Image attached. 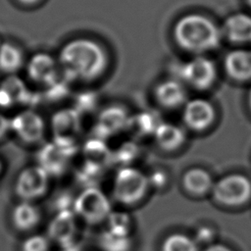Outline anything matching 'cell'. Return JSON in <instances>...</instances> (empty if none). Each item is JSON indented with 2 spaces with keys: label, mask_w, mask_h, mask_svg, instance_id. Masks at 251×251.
Masks as SVG:
<instances>
[{
  "label": "cell",
  "mask_w": 251,
  "mask_h": 251,
  "mask_svg": "<svg viewBox=\"0 0 251 251\" xmlns=\"http://www.w3.org/2000/svg\"><path fill=\"white\" fill-rule=\"evenodd\" d=\"M154 97L161 107L173 110L186 103L187 92L185 85L179 79L167 78L155 86Z\"/></svg>",
  "instance_id": "9a60e30c"
},
{
  "label": "cell",
  "mask_w": 251,
  "mask_h": 251,
  "mask_svg": "<svg viewBox=\"0 0 251 251\" xmlns=\"http://www.w3.org/2000/svg\"><path fill=\"white\" fill-rule=\"evenodd\" d=\"M11 221L18 230L28 232L39 225L41 211L33 202L21 200L12 210Z\"/></svg>",
  "instance_id": "d6986e66"
},
{
  "label": "cell",
  "mask_w": 251,
  "mask_h": 251,
  "mask_svg": "<svg viewBox=\"0 0 251 251\" xmlns=\"http://www.w3.org/2000/svg\"><path fill=\"white\" fill-rule=\"evenodd\" d=\"M11 131V119L0 112V140Z\"/></svg>",
  "instance_id": "1f68e13d"
},
{
  "label": "cell",
  "mask_w": 251,
  "mask_h": 251,
  "mask_svg": "<svg viewBox=\"0 0 251 251\" xmlns=\"http://www.w3.org/2000/svg\"><path fill=\"white\" fill-rule=\"evenodd\" d=\"M148 176L150 188L154 187L156 189H162L164 188L168 183V176L167 174L161 170L152 172V174Z\"/></svg>",
  "instance_id": "4dcf8cb0"
},
{
  "label": "cell",
  "mask_w": 251,
  "mask_h": 251,
  "mask_svg": "<svg viewBox=\"0 0 251 251\" xmlns=\"http://www.w3.org/2000/svg\"><path fill=\"white\" fill-rule=\"evenodd\" d=\"M107 229L122 235H130L132 231V219L129 214L124 212H112L106 221Z\"/></svg>",
  "instance_id": "4316f807"
},
{
  "label": "cell",
  "mask_w": 251,
  "mask_h": 251,
  "mask_svg": "<svg viewBox=\"0 0 251 251\" xmlns=\"http://www.w3.org/2000/svg\"><path fill=\"white\" fill-rule=\"evenodd\" d=\"M31 92L25 82L15 75H10L0 82V108L9 109L30 101Z\"/></svg>",
  "instance_id": "2e32d148"
},
{
  "label": "cell",
  "mask_w": 251,
  "mask_h": 251,
  "mask_svg": "<svg viewBox=\"0 0 251 251\" xmlns=\"http://www.w3.org/2000/svg\"><path fill=\"white\" fill-rule=\"evenodd\" d=\"M226 75L237 81L251 80V49L238 48L229 51L224 60Z\"/></svg>",
  "instance_id": "e0dca14e"
},
{
  "label": "cell",
  "mask_w": 251,
  "mask_h": 251,
  "mask_svg": "<svg viewBox=\"0 0 251 251\" xmlns=\"http://www.w3.org/2000/svg\"><path fill=\"white\" fill-rule=\"evenodd\" d=\"M213 198L222 205L239 206L251 197V181L241 174H230L214 183Z\"/></svg>",
  "instance_id": "8992f818"
},
{
  "label": "cell",
  "mask_w": 251,
  "mask_h": 251,
  "mask_svg": "<svg viewBox=\"0 0 251 251\" xmlns=\"http://www.w3.org/2000/svg\"><path fill=\"white\" fill-rule=\"evenodd\" d=\"M161 123L162 121L155 112L144 111L134 116H129L126 129L136 136L153 135Z\"/></svg>",
  "instance_id": "603a6c76"
},
{
  "label": "cell",
  "mask_w": 251,
  "mask_h": 251,
  "mask_svg": "<svg viewBox=\"0 0 251 251\" xmlns=\"http://www.w3.org/2000/svg\"><path fill=\"white\" fill-rule=\"evenodd\" d=\"M0 43H1V42H0Z\"/></svg>",
  "instance_id": "74e56055"
},
{
  "label": "cell",
  "mask_w": 251,
  "mask_h": 251,
  "mask_svg": "<svg viewBox=\"0 0 251 251\" xmlns=\"http://www.w3.org/2000/svg\"><path fill=\"white\" fill-rule=\"evenodd\" d=\"M96 103L97 102L95 98V93L83 92L77 96V99L75 101V106L74 107V109L76 110L79 114L84 112H89L92 109H94Z\"/></svg>",
  "instance_id": "f546056e"
},
{
  "label": "cell",
  "mask_w": 251,
  "mask_h": 251,
  "mask_svg": "<svg viewBox=\"0 0 251 251\" xmlns=\"http://www.w3.org/2000/svg\"><path fill=\"white\" fill-rule=\"evenodd\" d=\"M98 244L102 251H130L133 240L132 235L114 233L106 228L100 233Z\"/></svg>",
  "instance_id": "d4e9b609"
},
{
  "label": "cell",
  "mask_w": 251,
  "mask_h": 251,
  "mask_svg": "<svg viewBox=\"0 0 251 251\" xmlns=\"http://www.w3.org/2000/svg\"><path fill=\"white\" fill-rule=\"evenodd\" d=\"M181 185L186 193L194 197H199L212 190L214 181L206 170L194 167L184 172L181 177Z\"/></svg>",
  "instance_id": "44dd1931"
},
{
  "label": "cell",
  "mask_w": 251,
  "mask_h": 251,
  "mask_svg": "<svg viewBox=\"0 0 251 251\" xmlns=\"http://www.w3.org/2000/svg\"><path fill=\"white\" fill-rule=\"evenodd\" d=\"M58 61L48 53L33 54L26 63L28 77L39 84L48 86L59 78Z\"/></svg>",
  "instance_id": "4fadbf2b"
},
{
  "label": "cell",
  "mask_w": 251,
  "mask_h": 251,
  "mask_svg": "<svg viewBox=\"0 0 251 251\" xmlns=\"http://www.w3.org/2000/svg\"><path fill=\"white\" fill-rule=\"evenodd\" d=\"M173 37L176 45L195 55L216 49L222 40V30L210 18L193 13L180 17L173 27Z\"/></svg>",
  "instance_id": "7a4b0ae2"
},
{
  "label": "cell",
  "mask_w": 251,
  "mask_h": 251,
  "mask_svg": "<svg viewBox=\"0 0 251 251\" xmlns=\"http://www.w3.org/2000/svg\"><path fill=\"white\" fill-rule=\"evenodd\" d=\"M204 251H232V250L224 244L217 243V244L209 245Z\"/></svg>",
  "instance_id": "d6a6232c"
},
{
  "label": "cell",
  "mask_w": 251,
  "mask_h": 251,
  "mask_svg": "<svg viewBox=\"0 0 251 251\" xmlns=\"http://www.w3.org/2000/svg\"><path fill=\"white\" fill-rule=\"evenodd\" d=\"M50 178L39 166H28L19 173L15 182V192L22 201L34 202L47 193Z\"/></svg>",
  "instance_id": "52a82bcc"
},
{
  "label": "cell",
  "mask_w": 251,
  "mask_h": 251,
  "mask_svg": "<svg viewBox=\"0 0 251 251\" xmlns=\"http://www.w3.org/2000/svg\"><path fill=\"white\" fill-rule=\"evenodd\" d=\"M246 2H247V4L251 7V0H246Z\"/></svg>",
  "instance_id": "d590c367"
},
{
  "label": "cell",
  "mask_w": 251,
  "mask_h": 251,
  "mask_svg": "<svg viewBox=\"0 0 251 251\" xmlns=\"http://www.w3.org/2000/svg\"><path fill=\"white\" fill-rule=\"evenodd\" d=\"M2 169H3V166H2V163H1V161H0V173H1Z\"/></svg>",
  "instance_id": "8d00e7d4"
},
{
  "label": "cell",
  "mask_w": 251,
  "mask_h": 251,
  "mask_svg": "<svg viewBox=\"0 0 251 251\" xmlns=\"http://www.w3.org/2000/svg\"><path fill=\"white\" fill-rule=\"evenodd\" d=\"M160 251H199V246L194 237L181 232H174L162 240Z\"/></svg>",
  "instance_id": "484cf974"
},
{
  "label": "cell",
  "mask_w": 251,
  "mask_h": 251,
  "mask_svg": "<svg viewBox=\"0 0 251 251\" xmlns=\"http://www.w3.org/2000/svg\"><path fill=\"white\" fill-rule=\"evenodd\" d=\"M179 80L197 90L210 88L217 78L215 63L205 55H195L178 68Z\"/></svg>",
  "instance_id": "5b68a950"
},
{
  "label": "cell",
  "mask_w": 251,
  "mask_h": 251,
  "mask_svg": "<svg viewBox=\"0 0 251 251\" xmlns=\"http://www.w3.org/2000/svg\"><path fill=\"white\" fill-rule=\"evenodd\" d=\"M76 149L56 140L44 144L37 153V166L43 169L50 177L64 175L70 165V160Z\"/></svg>",
  "instance_id": "ba28073f"
},
{
  "label": "cell",
  "mask_w": 251,
  "mask_h": 251,
  "mask_svg": "<svg viewBox=\"0 0 251 251\" xmlns=\"http://www.w3.org/2000/svg\"><path fill=\"white\" fill-rule=\"evenodd\" d=\"M247 100H248V106H249V109H250V111H251V87H250V89H249V92H248Z\"/></svg>",
  "instance_id": "e575fe53"
},
{
  "label": "cell",
  "mask_w": 251,
  "mask_h": 251,
  "mask_svg": "<svg viewBox=\"0 0 251 251\" xmlns=\"http://www.w3.org/2000/svg\"><path fill=\"white\" fill-rule=\"evenodd\" d=\"M51 127L55 140L76 143L81 131L80 114L74 108L62 109L53 115Z\"/></svg>",
  "instance_id": "7c38bea8"
},
{
  "label": "cell",
  "mask_w": 251,
  "mask_h": 251,
  "mask_svg": "<svg viewBox=\"0 0 251 251\" xmlns=\"http://www.w3.org/2000/svg\"><path fill=\"white\" fill-rule=\"evenodd\" d=\"M51 241L47 235L34 233L25 237L21 244V251H50Z\"/></svg>",
  "instance_id": "f1b7e54d"
},
{
  "label": "cell",
  "mask_w": 251,
  "mask_h": 251,
  "mask_svg": "<svg viewBox=\"0 0 251 251\" xmlns=\"http://www.w3.org/2000/svg\"><path fill=\"white\" fill-rule=\"evenodd\" d=\"M73 212L83 223L96 226L106 223L113 212L112 202L98 186L85 187L75 197Z\"/></svg>",
  "instance_id": "277c9868"
},
{
  "label": "cell",
  "mask_w": 251,
  "mask_h": 251,
  "mask_svg": "<svg viewBox=\"0 0 251 251\" xmlns=\"http://www.w3.org/2000/svg\"><path fill=\"white\" fill-rule=\"evenodd\" d=\"M58 64L67 80L89 81L106 71L108 54L97 41L79 37L67 41L61 47Z\"/></svg>",
  "instance_id": "6da1fadb"
},
{
  "label": "cell",
  "mask_w": 251,
  "mask_h": 251,
  "mask_svg": "<svg viewBox=\"0 0 251 251\" xmlns=\"http://www.w3.org/2000/svg\"><path fill=\"white\" fill-rule=\"evenodd\" d=\"M129 115L119 105H112L100 112L96 122V133L99 138L105 139L126 129Z\"/></svg>",
  "instance_id": "5bb4252c"
},
{
  "label": "cell",
  "mask_w": 251,
  "mask_h": 251,
  "mask_svg": "<svg viewBox=\"0 0 251 251\" xmlns=\"http://www.w3.org/2000/svg\"><path fill=\"white\" fill-rule=\"evenodd\" d=\"M11 131L28 144L42 140L45 133L43 118L33 110H23L11 118Z\"/></svg>",
  "instance_id": "9c48e42d"
},
{
  "label": "cell",
  "mask_w": 251,
  "mask_h": 251,
  "mask_svg": "<svg viewBox=\"0 0 251 251\" xmlns=\"http://www.w3.org/2000/svg\"><path fill=\"white\" fill-rule=\"evenodd\" d=\"M25 64L24 52L18 45L11 42L0 43V71L14 75Z\"/></svg>",
  "instance_id": "cb8c5ba5"
},
{
  "label": "cell",
  "mask_w": 251,
  "mask_h": 251,
  "mask_svg": "<svg viewBox=\"0 0 251 251\" xmlns=\"http://www.w3.org/2000/svg\"><path fill=\"white\" fill-rule=\"evenodd\" d=\"M23 5H33L37 3L39 0H18Z\"/></svg>",
  "instance_id": "836d02e7"
},
{
  "label": "cell",
  "mask_w": 251,
  "mask_h": 251,
  "mask_svg": "<svg viewBox=\"0 0 251 251\" xmlns=\"http://www.w3.org/2000/svg\"><path fill=\"white\" fill-rule=\"evenodd\" d=\"M182 120L191 130L203 131L209 128L216 120L214 105L204 98L187 100L183 105Z\"/></svg>",
  "instance_id": "30bf717a"
},
{
  "label": "cell",
  "mask_w": 251,
  "mask_h": 251,
  "mask_svg": "<svg viewBox=\"0 0 251 251\" xmlns=\"http://www.w3.org/2000/svg\"><path fill=\"white\" fill-rule=\"evenodd\" d=\"M113 163L118 162L121 167L131 166V162L138 155V147L133 142H128L121 145L116 151H112Z\"/></svg>",
  "instance_id": "83f0119b"
},
{
  "label": "cell",
  "mask_w": 251,
  "mask_h": 251,
  "mask_svg": "<svg viewBox=\"0 0 251 251\" xmlns=\"http://www.w3.org/2000/svg\"><path fill=\"white\" fill-rule=\"evenodd\" d=\"M156 145L163 151L173 152L179 149L185 142L183 128L176 124L162 122L153 134Z\"/></svg>",
  "instance_id": "ffe728a7"
},
{
  "label": "cell",
  "mask_w": 251,
  "mask_h": 251,
  "mask_svg": "<svg viewBox=\"0 0 251 251\" xmlns=\"http://www.w3.org/2000/svg\"><path fill=\"white\" fill-rule=\"evenodd\" d=\"M77 218L73 211L57 212L47 227V237L61 247L75 243Z\"/></svg>",
  "instance_id": "8fae6325"
},
{
  "label": "cell",
  "mask_w": 251,
  "mask_h": 251,
  "mask_svg": "<svg viewBox=\"0 0 251 251\" xmlns=\"http://www.w3.org/2000/svg\"><path fill=\"white\" fill-rule=\"evenodd\" d=\"M221 30L229 42L251 43V16L245 13L232 14L226 19Z\"/></svg>",
  "instance_id": "ac0fdd59"
},
{
  "label": "cell",
  "mask_w": 251,
  "mask_h": 251,
  "mask_svg": "<svg viewBox=\"0 0 251 251\" xmlns=\"http://www.w3.org/2000/svg\"><path fill=\"white\" fill-rule=\"evenodd\" d=\"M82 152L85 163L102 171L113 163L112 150L102 138L95 137L87 140L83 145Z\"/></svg>",
  "instance_id": "7402d4cb"
},
{
  "label": "cell",
  "mask_w": 251,
  "mask_h": 251,
  "mask_svg": "<svg viewBox=\"0 0 251 251\" xmlns=\"http://www.w3.org/2000/svg\"><path fill=\"white\" fill-rule=\"evenodd\" d=\"M149 189L147 175L133 166L120 167L114 176L113 198L121 205H137L146 197Z\"/></svg>",
  "instance_id": "3957f363"
}]
</instances>
